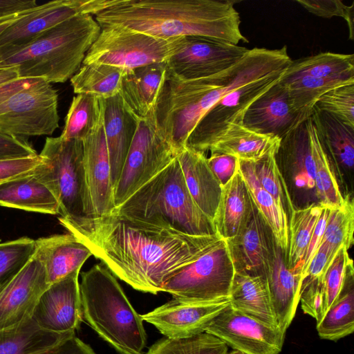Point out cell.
<instances>
[{"mask_svg":"<svg viewBox=\"0 0 354 354\" xmlns=\"http://www.w3.org/2000/svg\"><path fill=\"white\" fill-rule=\"evenodd\" d=\"M37 155L25 138L0 132V161L30 158Z\"/></svg>","mask_w":354,"mask_h":354,"instance_id":"cell-50","label":"cell"},{"mask_svg":"<svg viewBox=\"0 0 354 354\" xmlns=\"http://www.w3.org/2000/svg\"><path fill=\"white\" fill-rule=\"evenodd\" d=\"M177 158L190 196L213 222L223 186L210 169L205 153L185 147Z\"/></svg>","mask_w":354,"mask_h":354,"instance_id":"cell-27","label":"cell"},{"mask_svg":"<svg viewBox=\"0 0 354 354\" xmlns=\"http://www.w3.org/2000/svg\"><path fill=\"white\" fill-rule=\"evenodd\" d=\"M230 307L271 327L278 328L266 275L235 272L230 293Z\"/></svg>","mask_w":354,"mask_h":354,"instance_id":"cell-30","label":"cell"},{"mask_svg":"<svg viewBox=\"0 0 354 354\" xmlns=\"http://www.w3.org/2000/svg\"><path fill=\"white\" fill-rule=\"evenodd\" d=\"M344 198L341 205L330 207L322 241L328 246L333 257L342 246L348 250L354 241L353 198L351 196Z\"/></svg>","mask_w":354,"mask_h":354,"instance_id":"cell-41","label":"cell"},{"mask_svg":"<svg viewBox=\"0 0 354 354\" xmlns=\"http://www.w3.org/2000/svg\"><path fill=\"white\" fill-rule=\"evenodd\" d=\"M30 10L0 18V35L15 21L25 16Z\"/></svg>","mask_w":354,"mask_h":354,"instance_id":"cell-58","label":"cell"},{"mask_svg":"<svg viewBox=\"0 0 354 354\" xmlns=\"http://www.w3.org/2000/svg\"><path fill=\"white\" fill-rule=\"evenodd\" d=\"M311 119L329 159L338 185L351 196L354 166V128L314 106Z\"/></svg>","mask_w":354,"mask_h":354,"instance_id":"cell-21","label":"cell"},{"mask_svg":"<svg viewBox=\"0 0 354 354\" xmlns=\"http://www.w3.org/2000/svg\"><path fill=\"white\" fill-rule=\"evenodd\" d=\"M103 118V100L88 94L73 97L60 137L84 140L97 129Z\"/></svg>","mask_w":354,"mask_h":354,"instance_id":"cell-39","label":"cell"},{"mask_svg":"<svg viewBox=\"0 0 354 354\" xmlns=\"http://www.w3.org/2000/svg\"><path fill=\"white\" fill-rule=\"evenodd\" d=\"M249 49L224 41L183 37L180 48L166 62V76L181 81L207 77L239 62Z\"/></svg>","mask_w":354,"mask_h":354,"instance_id":"cell-13","label":"cell"},{"mask_svg":"<svg viewBox=\"0 0 354 354\" xmlns=\"http://www.w3.org/2000/svg\"><path fill=\"white\" fill-rule=\"evenodd\" d=\"M207 162L222 186L228 183L239 169V158L229 154L211 153Z\"/></svg>","mask_w":354,"mask_h":354,"instance_id":"cell-51","label":"cell"},{"mask_svg":"<svg viewBox=\"0 0 354 354\" xmlns=\"http://www.w3.org/2000/svg\"><path fill=\"white\" fill-rule=\"evenodd\" d=\"M234 273L226 241L220 236L198 257L169 276L162 284V292L188 302L229 299Z\"/></svg>","mask_w":354,"mask_h":354,"instance_id":"cell-9","label":"cell"},{"mask_svg":"<svg viewBox=\"0 0 354 354\" xmlns=\"http://www.w3.org/2000/svg\"><path fill=\"white\" fill-rule=\"evenodd\" d=\"M111 213L187 235L216 233L190 196L177 156Z\"/></svg>","mask_w":354,"mask_h":354,"instance_id":"cell-5","label":"cell"},{"mask_svg":"<svg viewBox=\"0 0 354 354\" xmlns=\"http://www.w3.org/2000/svg\"><path fill=\"white\" fill-rule=\"evenodd\" d=\"M58 94L41 78L0 85V132L17 137L50 136L59 127Z\"/></svg>","mask_w":354,"mask_h":354,"instance_id":"cell-8","label":"cell"},{"mask_svg":"<svg viewBox=\"0 0 354 354\" xmlns=\"http://www.w3.org/2000/svg\"><path fill=\"white\" fill-rule=\"evenodd\" d=\"M304 77L354 80V55L325 52L292 60L279 82Z\"/></svg>","mask_w":354,"mask_h":354,"instance_id":"cell-34","label":"cell"},{"mask_svg":"<svg viewBox=\"0 0 354 354\" xmlns=\"http://www.w3.org/2000/svg\"><path fill=\"white\" fill-rule=\"evenodd\" d=\"M115 0H55L30 10L0 35V56L17 50L37 36L71 18L96 15Z\"/></svg>","mask_w":354,"mask_h":354,"instance_id":"cell-14","label":"cell"},{"mask_svg":"<svg viewBox=\"0 0 354 354\" xmlns=\"http://www.w3.org/2000/svg\"><path fill=\"white\" fill-rule=\"evenodd\" d=\"M322 207L323 204L313 203L295 209L289 219L287 265L301 277L302 261Z\"/></svg>","mask_w":354,"mask_h":354,"instance_id":"cell-38","label":"cell"},{"mask_svg":"<svg viewBox=\"0 0 354 354\" xmlns=\"http://www.w3.org/2000/svg\"><path fill=\"white\" fill-rule=\"evenodd\" d=\"M146 354H228V346L218 337L203 333L185 338H164Z\"/></svg>","mask_w":354,"mask_h":354,"instance_id":"cell-42","label":"cell"},{"mask_svg":"<svg viewBox=\"0 0 354 354\" xmlns=\"http://www.w3.org/2000/svg\"><path fill=\"white\" fill-rule=\"evenodd\" d=\"M281 140L270 136L254 133L243 127L225 132L209 150L234 156L239 159L256 161L270 153H277Z\"/></svg>","mask_w":354,"mask_h":354,"instance_id":"cell-35","label":"cell"},{"mask_svg":"<svg viewBox=\"0 0 354 354\" xmlns=\"http://www.w3.org/2000/svg\"><path fill=\"white\" fill-rule=\"evenodd\" d=\"M330 207L326 205H323L321 213L318 218V220L316 223L315 228L313 230L312 236L310 237L308 248L306 249L301 266V277L302 281L304 279V277L306 269L313 257L315 253L319 247L323 239V236L324 233V230L326 224L327 218L328 216Z\"/></svg>","mask_w":354,"mask_h":354,"instance_id":"cell-53","label":"cell"},{"mask_svg":"<svg viewBox=\"0 0 354 354\" xmlns=\"http://www.w3.org/2000/svg\"><path fill=\"white\" fill-rule=\"evenodd\" d=\"M35 250V240L26 236L1 243L0 285L17 273Z\"/></svg>","mask_w":354,"mask_h":354,"instance_id":"cell-45","label":"cell"},{"mask_svg":"<svg viewBox=\"0 0 354 354\" xmlns=\"http://www.w3.org/2000/svg\"><path fill=\"white\" fill-rule=\"evenodd\" d=\"M228 354H244L237 350H232L230 353H228Z\"/></svg>","mask_w":354,"mask_h":354,"instance_id":"cell-59","label":"cell"},{"mask_svg":"<svg viewBox=\"0 0 354 354\" xmlns=\"http://www.w3.org/2000/svg\"><path fill=\"white\" fill-rule=\"evenodd\" d=\"M313 156L315 167V189L318 203L330 208L341 205L344 198L317 132L313 141Z\"/></svg>","mask_w":354,"mask_h":354,"instance_id":"cell-44","label":"cell"},{"mask_svg":"<svg viewBox=\"0 0 354 354\" xmlns=\"http://www.w3.org/2000/svg\"><path fill=\"white\" fill-rule=\"evenodd\" d=\"M354 270H348L342 291L317 324V331L322 339L337 341L354 330Z\"/></svg>","mask_w":354,"mask_h":354,"instance_id":"cell-36","label":"cell"},{"mask_svg":"<svg viewBox=\"0 0 354 354\" xmlns=\"http://www.w3.org/2000/svg\"><path fill=\"white\" fill-rule=\"evenodd\" d=\"M309 12L324 18L340 17L345 19L349 29V39L354 38V3L348 6L339 0H296Z\"/></svg>","mask_w":354,"mask_h":354,"instance_id":"cell-48","label":"cell"},{"mask_svg":"<svg viewBox=\"0 0 354 354\" xmlns=\"http://www.w3.org/2000/svg\"><path fill=\"white\" fill-rule=\"evenodd\" d=\"M100 31V26L92 15L71 18L44 32L25 46L0 56V67L17 66L22 78L64 83L80 69Z\"/></svg>","mask_w":354,"mask_h":354,"instance_id":"cell-4","label":"cell"},{"mask_svg":"<svg viewBox=\"0 0 354 354\" xmlns=\"http://www.w3.org/2000/svg\"><path fill=\"white\" fill-rule=\"evenodd\" d=\"M80 291L82 319L120 354H142L143 321L108 268L100 263L83 272Z\"/></svg>","mask_w":354,"mask_h":354,"instance_id":"cell-6","label":"cell"},{"mask_svg":"<svg viewBox=\"0 0 354 354\" xmlns=\"http://www.w3.org/2000/svg\"><path fill=\"white\" fill-rule=\"evenodd\" d=\"M273 235L254 203L237 232L225 240L234 272L250 275H265L272 251Z\"/></svg>","mask_w":354,"mask_h":354,"instance_id":"cell-20","label":"cell"},{"mask_svg":"<svg viewBox=\"0 0 354 354\" xmlns=\"http://www.w3.org/2000/svg\"><path fill=\"white\" fill-rule=\"evenodd\" d=\"M165 78V62L133 69L124 77L121 96L127 108L138 118H145L155 107Z\"/></svg>","mask_w":354,"mask_h":354,"instance_id":"cell-28","label":"cell"},{"mask_svg":"<svg viewBox=\"0 0 354 354\" xmlns=\"http://www.w3.org/2000/svg\"><path fill=\"white\" fill-rule=\"evenodd\" d=\"M286 71H276L228 93L202 117L189 135L186 147L205 153L225 132L243 127L247 109L278 82Z\"/></svg>","mask_w":354,"mask_h":354,"instance_id":"cell-12","label":"cell"},{"mask_svg":"<svg viewBox=\"0 0 354 354\" xmlns=\"http://www.w3.org/2000/svg\"><path fill=\"white\" fill-rule=\"evenodd\" d=\"M177 155L160 130L153 108L145 118L140 119L114 188V207L124 202Z\"/></svg>","mask_w":354,"mask_h":354,"instance_id":"cell-11","label":"cell"},{"mask_svg":"<svg viewBox=\"0 0 354 354\" xmlns=\"http://www.w3.org/2000/svg\"><path fill=\"white\" fill-rule=\"evenodd\" d=\"M19 78V68L17 66H1L0 67V85L8 83Z\"/></svg>","mask_w":354,"mask_h":354,"instance_id":"cell-57","label":"cell"},{"mask_svg":"<svg viewBox=\"0 0 354 354\" xmlns=\"http://www.w3.org/2000/svg\"><path fill=\"white\" fill-rule=\"evenodd\" d=\"M74 335L48 331L32 317L19 326L0 330V354H41Z\"/></svg>","mask_w":354,"mask_h":354,"instance_id":"cell-33","label":"cell"},{"mask_svg":"<svg viewBox=\"0 0 354 354\" xmlns=\"http://www.w3.org/2000/svg\"><path fill=\"white\" fill-rule=\"evenodd\" d=\"M102 100L103 124L114 192L140 118L127 108L120 93Z\"/></svg>","mask_w":354,"mask_h":354,"instance_id":"cell-25","label":"cell"},{"mask_svg":"<svg viewBox=\"0 0 354 354\" xmlns=\"http://www.w3.org/2000/svg\"><path fill=\"white\" fill-rule=\"evenodd\" d=\"M299 302L305 314L313 317L317 324L326 313V299L323 279L302 281Z\"/></svg>","mask_w":354,"mask_h":354,"instance_id":"cell-49","label":"cell"},{"mask_svg":"<svg viewBox=\"0 0 354 354\" xmlns=\"http://www.w3.org/2000/svg\"><path fill=\"white\" fill-rule=\"evenodd\" d=\"M234 1L115 0L99 12L101 28L120 26L155 37L169 39L198 36L238 45L248 42L242 34Z\"/></svg>","mask_w":354,"mask_h":354,"instance_id":"cell-3","label":"cell"},{"mask_svg":"<svg viewBox=\"0 0 354 354\" xmlns=\"http://www.w3.org/2000/svg\"><path fill=\"white\" fill-rule=\"evenodd\" d=\"M316 133L310 116L281 140L275 155L279 169L287 171L298 189L315 188L313 141Z\"/></svg>","mask_w":354,"mask_h":354,"instance_id":"cell-23","label":"cell"},{"mask_svg":"<svg viewBox=\"0 0 354 354\" xmlns=\"http://www.w3.org/2000/svg\"><path fill=\"white\" fill-rule=\"evenodd\" d=\"M0 205L47 214H59L51 191L32 173L0 183Z\"/></svg>","mask_w":354,"mask_h":354,"instance_id":"cell-29","label":"cell"},{"mask_svg":"<svg viewBox=\"0 0 354 354\" xmlns=\"http://www.w3.org/2000/svg\"><path fill=\"white\" fill-rule=\"evenodd\" d=\"M80 272L50 284L40 297L32 318L43 329L75 334L82 320Z\"/></svg>","mask_w":354,"mask_h":354,"instance_id":"cell-19","label":"cell"},{"mask_svg":"<svg viewBox=\"0 0 354 354\" xmlns=\"http://www.w3.org/2000/svg\"><path fill=\"white\" fill-rule=\"evenodd\" d=\"M239 170L259 213L270 230L276 243L287 257L289 221L286 213L261 185L255 175L252 161L239 159Z\"/></svg>","mask_w":354,"mask_h":354,"instance_id":"cell-32","label":"cell"},{"mask_svg":"<svg viewBox=\"0 0 354 354\" xmlns=\"http://www.w3.org/2000/svg\"><path fill=\"white\" fill-rule=\"evenodd\" d=\"M205 333L244 354H279L286 334L230 306L212 321Z\"/></svg>","mask_w":354,"mask_h":354,"instance_id":"cell-15","label":"cell"},{"mask_svg":"<svg viewBox=\"0 0 354 354\" xmlns=\"http://www.w3.org/2000/svg\"><path fill=\"white\" fill-rule=\"evenodd\" d=\"M291 62L286 45L278 49L255 47L230 68L207 77L181 81L166 76L154 107L156 123L178 154L217 102L240 86L287 69Z\"/></svg>","mask_w":354,"mask_h":354,"instance_id":"cell-2","label":"cell"},{"mask_svg":"<svg viewBox=\"0 0 354 354\" xmlns=\"http://www.w3.org/2000/svg\"><path fill=\"white\" fill-rule=\"evenodd\" d=\"M351 264H353V260L349 257L348 250L342 246L323 277L326 312L340 294L348 268Z\"/></svg>","mask_w":354,"mask_h":354,"instance_id":"cell-47","label":"cell"},{"mask_svg":"<svg viewBox=\"0 0 354 354\" xmlns=\"http://www.w3.org/2000/svg\"><path fill=\"white\" fill-rule=\"evenodd\" d=\"M37 6L35 0H0V18L24 12Z\"/></svg>","mask_w":354,"mask_h":354,"instance_id":"cell-56","label":"cell"},{"mask_svg":"<svg viewBox=\"0 0 354 354\" xmlns=\"http://www.w3.org/2000/svg\"><path fill=\"white\" fill-rule=\"evenodd\" d=\"M41 354H96L93 348L75 335L72 336L53 348Z\"/></svg>","mask_w":354,"mask_h":354,"instance_id":"cell-55","label":"cell"},{"mask_svg":"<svg viewBox=\"0 0 354 354\" xmlns=\"http://www.w3.org/2000/svg\"><path fill=\"white\" fill-rule=\"evenodd\" d=\"M230 304V298L212 302H188L173 299L140 315L168 338H185L205 333L212 321Z\"/></svg>","mask_w":354,"mask_h":354,"instance_id":"cell-17","label":"cell"},{"mask_svg":"<svg viewBox=\"0 0 354 354\" xmlns=\"http://www.w3.org/2000/svg\"><path fill=\"white\" fill-rule=\"evenodd\" d=\"M183 37L164 39L120 26L101 28L82 64H106L129 71L165 62L180 48Z\"/></svg>","mask_w":354,"mask_h":354,"instance_id":"cell-10","label":"cell"},{"mask_svg":"<svg viewBox=\"0 0 354 354\" xmlns=\"http://www.w3.org/2000/svg\"><path fill=\"white\" fill-rule=\"evenodd\" d=\"M49 286L35 250L17 273L0 285V330L30 319L40 297Z\"/></svg>","mask_w":354,"mask_h":354,"instance_id":"cell-16","label":"cell"},{"mask_svg":"<svg viewBox=\"0 0 354 354\" xmlns=\"http://www.w3.org/2000/svg\"><path fill=\"white\" fill-rule=\"evenodd\" d=\"M35 243L49 285L80 270L92 256L90 250L69 232L41 237L35 240Z\"/></svg>","mask_w":354,"mask_h":354,"instance_id":"cell-26","label":"cell"},{"mask_svg":"<svg viewBox=\"0 0 354 354\" xmlns=\"http://www.w3.org/2000/svg\"><path fill=\"white\" fill-rule=\"evenodd\" d=\"M350 83H354V80L304 77L281 84L286 88L295 109L312 113L321 96L334 88Z\"/></svg>","mask_w":354,"mask_h":354,"instance_id":"cell-40","label":"cell"},{"mask_svg":"<svg viewBox=\"0 0 354 354\" xmlns=\"http://www.w3.org/2000/svg\"><path fill=\"white\" fill-rule=\"evenodd\" d=\"M41 162L39 154L34 157L0 161V183L32 173Z\"/></svg>","mask_w":354,"mask_h":354,"instance_id":"cell-52","label":"cell"},{"mask_svg":"<svg viewBox=\"0 0 354 354\" xmlns=\"http://www.w3.org/2000/svg\"><path fill=\"white\" fill-rule=\"evenodd\" d=\"M276 153L252 161L255 175L261 185L274 198L286 213L288 221L295 210L286 180L277 165Z\"/></svg>","mask_w":354,"mask_h":354,"instance_id":"cell-43","label":"cell"},{"mask_svg":"<svg viewBox=\"0 0 354 354\" xmlns=\"http://www.w3.org/2000/svg\"><path fill=\"white\" fill-rule=\"evenodd\" d=\"M334 257L328 246L322 242L306 269L303 281L323 279Z\"/></svg>","mask_w":354,"mask_h":354,"instance_id":"cell-54","label":"cell"},{"mask_svg":"<svg viewBox=\"0 0 354 354\" xmlns=\"http://www.w3.org/2000/svg\"><path fill=\"white\" fill-rule=\"evenodd\" d=\"M82 144L84 171L95 216L109 214L114 208L113 188L103 118Z\"/></svg>","mask_w":354,"mask_h":354,"instance_id":"cell-22","label":"cell"},{"mask_svg":"<svg viewBox=\"0 0 354 354\" xmlns=\"http://www.w3.org/2000/svg\"><path fill=\"white\" fill-rule=\"evenodd\" d=\"M311 115L293 107L286 88L279 81L250 105L242 125L254 133L281 140Z\"/></svg>","mask_w":354,"mask_h":354,"instance_id":"cell-18","label":"cell"},{"mask_svg":"<svg viewBox=\"0 0 354 354\" xmlns=\"http://www.w3.org/2000/svg\"><path fill=\"white\" fill-rule=\"evenodd\" d=\"M253 205L245 182L238 169L222 187L213 219L216 233L227 240L233 237L247 218Z\"/></svg>","mask_w":354,"mask_h":354,"instance_id":"cell-31","label":"cell"},{"mask_svg":"<svg viewBox=\"0 0 354 354\" xmlns=\"http://www.w3.org/2000/svg\"><path fill=\"white\" fill-rule=\"evenodd\" d=\"M265 275L278 328L286 333L299 302L302 279L288 268L286 255L274 238Z\"/></svg>","mask_w":354,"mask_h":354,"instance_id":"cell-24","label":"cell"},{"mask_svg":"<svg viewBox=\"0 0 354 354\" xmlns=\"http://www.w3.org/2000/svg\"><path fill=\"white\" fill-rule=\"evenodd\" d=\"M117 277L143 292H162L174 272L206 251L220 236H192L110 213L79 220L58 218Z\"/></svg>","mask_w":354,"mask_h":354,"instance_id":"cell-1","label":"cell"},{"mask_svg":"<svg viewBox=\"0 0 354 354\" xmlns=\"http://www.w3.org/2000/svg\"><path fill=\"white\" fill-rule=\"evenodd\" d=\"M315 107L354 128V83L328 91L321 96Z\"/></svg>","mask_w":354,"mask_h":354,"instance_id":"cell-46","label":"cell"},{"mask_svg":"<svg viewBox=\"0 0 354 354\" xmlns=\"http://www.w3.org/2000/svg\"><path fill=\"white\" fill-rule=\"evenodd\" d=\"M39 155L41 162L32 174L55 196L60 217L79 220L94 216L84 167L82 141L48 137Z\"/></svg>","mask_w":354,"mask_h":354,"instance_id":"cell-7","label":"cell"},{"mask_svg":"<svg viewBox=\"0 0 354 354\" xmlns=\"http://www.w3.org/2000/svg\"><path fill=\"white\" fill-rule=\"evenodd\" d=\"M128 72L111 65L82 64L70 80L75 93L107 99L120 93L123 78Z\"/></svg>","mask_w":354,"mask_h":354,"instance_id":"cell-37","label":"cell"}]
</instances>
